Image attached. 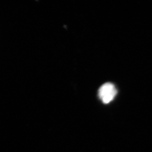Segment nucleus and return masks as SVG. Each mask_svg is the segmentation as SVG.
Listing matches in <instances>:
<instances>
[{"instance_id":"nucleus-1","label":"nucleus","mask_w":152,"mask_h":152,"mask_svg":"<svg viewBox=\"0 0 152 152\" xmlns=\"http://www.w3.org/2000/svg\"><path fill=\"white\" fill-rule=\"evenodd\" d=\"M117 93L115 85L111 83H106L101 86L98 92L99 97L103 103L110 102L113 100Z\"/></svg>"}]
</instances>
